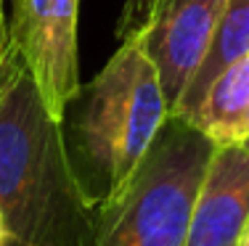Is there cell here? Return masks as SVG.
<instances>
[{
  "instance_id": "obj_8",
  "label": "cell",
  "mask_w": 249,
  "mask_h": 246,
  "mask_svg": "<svg viewBox=\"0 0 249 246\" xmlns=\"http://www.w3.org/2000/svg\"><path fill=\"white\" fill-rule=\"evenodd\" d=\"M247 53H249V0H228V8H225L220 24L212 34L210 45H207L204 58L199 61L196 72L191 74V80L183 87L180 98H178L170 114L188 122L194 116V111L199 109L201 98L207 96L210 85L217 80V74Z\"/></svg>"
},
{
  "instance_id": "obj_6",
  "label": "cell",
  "mask_w": 249,
  "mask_h": 246,
  "mask_svg": "<svg viewBox=\"0 0 249 246\" xmlns=\"http://www.w3.org/2000/svg\"><path fill=\"white\" fill-rule=\"evenodd\" d=\"M249 217V140L215 146L194 204L186 246H239Z\"/></svg>"
},
{
  "instance_id": "obj_10",
  "label": "cell",
  "mask_w": 249,
  "mask_h": 246,
  "mask_svg": "<svg viewBox=\"0 0 249 246\" xmlns=\"http://www.w3.org/2000/svg\"><path fill=\"white\" fill-rule=\"evenodd\" d=\"M239 246H249V217H247L244 230H241V236H239Z\"/></svg>"
},
{
  "instance_id": "obj_13",
  "label": "cell",
  "mask_w": 249,
  "mask_h": 246,
  "mask_svg": "<svg viewBox=\"0 0 249 246\" xmlns=\"http://www.w3.org/2000/svg\"><path fill=\"white\" fill-rule=\"evenodd\" d=\"M0 5H3V0H0Z\"/></svg>"
},
{
  "instance_id": "obj_5",
  "label": "cell",
  "mask_w": 249,
  "mask_h": 246,
  "mask_svg": "<svg viewBox=\"0 0 249 246\" xmlns=\"http://www.w3.org/2000/svg\"><path fill=\"white\" fill-rule=\"evenodd\" d=\"M228 0H149V14L138 29L146 56L157 66L170 111L207 53Z\"/></svg>"
},
{
  "instance_id": "obj_1",
  "label": "cell",
  "mask_w": 249,
  "mask_h": 246,
  "mask_svg": "<svg viewBox=\"0 0 249 246\" xmlns=\"http://www.w3.org/2000/svg\"><path fill=\"white\" fill-rule=\"evenodd\" d=\"M0 214L5 246H93L96 209L53 119L16 53L0 90Z\"/></svg>"
},
{
  "instance_id": "obj_2",
  "label": "cell",
  "mask_w": 249,
  "mask_h": 246,
  "mask_svg": "<svg viewBox=\"0 0 249 246\" xmlns=\"http://www.w3.org/2000/svg\"><path fill=\"white\" fill-rule=\"evenodd\" d=\"M167 116L157 66L133 32L61 119L77 183L96 212L130 180Z\"/></svg>"
},
{
  "instance_id": "obj_12",
  "label": "cell",
  "mask_w": 249,
  "mask_h": 246,
  "mask_svg": "<svg viewBox=\"0 0 249 246\" xmlns=\"http://www.w3.org/2000/svg\"><path fill=\"white\" fill-rule=\"evenodd\" d=\"M0 21H3V5H0Z\"/></svg>"
},
{
  "instance_id": "obj_7",
  "label": "cell",
  "mask_w": 249,
  "mask_h": 246,
  "mask_svg": "<svg viewBox=\"0 0 249 246\" xmlns=\"http://www.w3.org/2000/svg\"><path fill=\"white\" fill-rule=\"evenodd\" d=\"M188 125L215 146L249 140V53L217 74Z\"/></svg>"
},
{
  "instance_id": "obj_3",
  "label": "cell",
  "mask_w": 249,
  "mask_h": 246,
  "mask_svg": "<svg viewBox=\"0 0 249 246\" xmlns=\"http://www.w3.org/2000/svg\"><path fill=\"white\" fill-rule=\"evenodd\" d=\"M215 143L170 114L130 180L96 212L93 246H186Z\"/></svg>"
},
{
  "instance_id": "obj_9",
  "label": "cell",
  "mask_w": 249,
  "mask_h": 246,
  "mask_svg": "<svg viewBox=\"0 0 249 246\" xmlns=\"http://www.w3.org/2000/svg\"><path fill=\"white\" fill-rule=\"evenodd\" d=\"M14 64H16V50L8 43V27H5V19H3L0 21V90H3Z\"/></svg>"
},
{
  "instance_id": "obj_11",
  "label": "cell",
  "mask_w": 249,
  "mask_h": 246,
  "mask_svg": "<svg viewBox=\"0 0 249 246\" xmlns=\"http://www.w3.org/2000/svg\"><path fill=\"white\" fill-rule=\"evenodd\" d=\"M8 236H5V228H3V214H0V246H5Z\"/></svg>"
},
{
  "instance_id": "obj_4",
  "label": "cell",
  "mask_w": 249,
  "mask_h": 246,
  "mask_svg": "<svg viewBox=\"0 0 249 246\" xmlns=\"http://www.w3.org/2000/svg\"><path fill=\"white\" fill-rule=\"evenodd\" d=\"M77 5L80 0H14L8 43L32 74L35 87L53 119L80 93L77 66Z\"/></svg>"
}]
</instances>
